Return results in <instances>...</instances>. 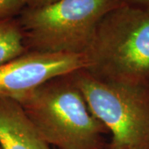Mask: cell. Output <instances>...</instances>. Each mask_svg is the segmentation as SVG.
<instances>
[{
  "label": "cell",
  "instance_id": "6da1fadb",
  "mask_svg": "<svg viewBox=\"0 0 149 149\" xmlns=\"http://www.w3.org/2000/svg\"><path fill=\"white\" fill-rule=\"evenodd\" d=\"M17 101L49 145L57 149H103L109 133L93 114L72 73L50 80Z\"/></svg>",
  "mask_w": 149,
  "mask_h": 149
},
{
  "label": "cell",
  "instance_id": "7a4b0ae2",
  "mask_svg": "<svg viewBox=\"0 0 149 149\" xmlns=\"http://www.w3.org/2000/svg\"><path fill=\"white\" fill-rule=\"evenodd\" d=\"M85 69L100 80L149 82V8L122 3L101 18Z\"/></svg>",
  "mask_w": 149,
  "mask_h": 149
},
{
  "label": "cell",
  "instance_id": "3957f363",
  "mask_svg": "<svg viewBox=\"0 0 149 149\" xmlns=\"http://www.w3.org/2000/svg\"><path fill=\"white\" fill-rule=\"evenodd\" d=\"M120 0H58L17 17L27 52L85 54L100 21Z\"/></svg>",
  "mask_w": 149,
  "mask_h": 149
},
{
  "label": "cell",
  "instance_id": "277c9868",
  "mask_svg": "<svg viewBox=\"0 0 149 149\" xmlns=\"http://www.w3.org/2000/svg\"><path fill=\"white\" fill-rule=\"evenodd\" d=\"M72 76L93 114L111 133L109 149H149V82L100 80L84 69Z\"/></svg>",
  "mask_w": 149,
  "mask_h": 149
},
{
  "label": "cell",
  "instance_id": "5b68a950",
  "mask_svg": "<svg viewBox=\"0 0 149 149\" xmlns=\"http://www.w3.org/2000/svg\"><path fill=\"white\" fill-rule=\"evenodd\" d=\"M85 54L26 52L0 65V97L17 100L52 79L85 69Z\"/></svg>",
  "mask_w": 149,
  "mask_h": 149
},
{
  "label": "cell",
  "instance_id": "8992f818",
  "mask_svg": "<svg viewBox=\"0 0 149 149\" xmlns=\"http://www.w3.org/2000/svg\"><path fill=\"white\" fill-rule=\"evenodd\" d=\"M0 146L2 149H51L16 100L0 97Z\"/></svg>",
  "mask_w": 149,
  "mask_h": 149
},
{
  "label": "cell",
  "instance_id": "52a82bcc",
  "mask_svg": "<svg viewBox=\"0 0 149 149\" xmlns=\"http://www.w3.org/2000/svg\"><path fill=\"white\" fill-rule=\"evenodd\" d=\"M27 52L17 17L0 21V65Z\"/></svg>",
  "mask_w": 149,
  "mask_h": 149
},
{
  "label": "cell",
  "instance_id": "ba28073f",
  "mask_svg": "<svg viewBox=\"0 0 149 149\" xmlns=\"http://www.w3.org/2000/svg\"><path fill=\"white\" fill-rule=\"evenodd\" d=\"M26 7V0H0V21L17 18Z\"/></svg>",
  "mask_w": 149,
  "mask_h": 149
},
{
  "label": "cell",
  "instance_id": "9c48e42d",
  "mask_svg": "<svg viewBox=\"0 0 149 149\" xmlns=\"http://www.w3.org/2000/svg\"><path fill=\"white\" fill-rule=\"evenodd\" d=\"M28 8H39L53 3L58 0H26Z\"/></svg>",
  "mask_w": 149,
  "mask_h": 149
},
{
  "label": "cell",
  "instance_id": "30bf717a",
  "mask_svg": "<svg viewBox=\"0 0 149 149\" xmlns=\"http://www.w3.org/2000/svg\"><path fill=\"white\" fill-rule=\"evenodd\" d=\"M123 3L129 5L149 8V0H120Z\"/></svg>",
  "mask_w": 149,
  "mask_h": 149
},
{
  "label": "cell",
  "instance_id": "8fae6325",
  "mask_svg": "<svg viewBox=\"0 0 149 149\" xmlns=\"http://www.w3.org/2000/svg\"><path fill=\"white\" fill-rule=\"evenodd\" d=\"M127 149H139V148H127Z\"/></svg>",
  "mask_w": 149,
  "mask_h": 149
}]
</instances>
